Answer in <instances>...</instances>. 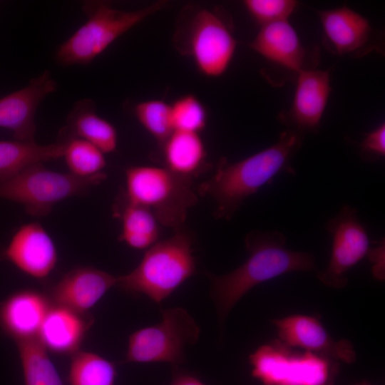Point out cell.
Returning <instances> with one entry per match:
<instances>
[{"label":"cell","instance_id":"33","mask_svg":"<svg viewBox=\"0 0 385 385\" xmlns=\"http://www.w3.org/2000/svg\"><path fill=\"white\" fill-rule=\"evenodd\" d=\"M351 385H372V384L371 383L368 382V381H363L361 382L356 383V384H351Z\"/></svg>","mask_w":385,"mask_h":385},{"label":"cell","instance_id":"8","mask_svg":"<svg viewBox=\"0 0 385 385\" xmlns=\"http://www.w3.org/2000/svg\"><path fill=\"white\" fill-rule=\"evenodd\" d=\"M200 328L181 307L164 310L160 322L133 333L124 362H168L185 361V348L197 342Z\"/></svg>","mask_w":385,"mask_h":385},{"label":"cell","instance_id":"17","mask_svg":"<svg viewBox=\"0 0 385 385\" xmlns=\"http://www.w3.org/2000/svg\"><path fill=\"white\" fill-rule=\"evenodd\" d=\"M326 41L339 55L355 53L371 41L373 31L369 21L344 6L318 11Z\"/></svg>","mask_w":385,"mask_h":385},{"label":"cell","instance_id":"22","mask_svg":"<svg viewBox=\"0 0 385 385\" xmlns=\"http://www.w3.org/2000/svg\"><path fill=\"white\" fill-rule=\"evenodd\" d=\"M66 141L49 145L35 140H0V180L9 178L31 165L62 158Z\"/></svg>","mask_w":385,"mask_h":385},{"label":"cell","instance_id":"29","mask_svg":"<svg viewBox=\"0 0 385 385\" xmlns=\"http://www.w3.org/2000/svg\"><path fill=\"white\" fill-rule=\"evenodd\" d=\"M244 5L262 26L287 20L297 2L293 0H245Z\"/></svg>","mask_w":385,"mask_h":385},{"label":"cell","instance_id":"26","mask_svg":"<svg viewBox=\"0 0 385 385\" xmlns=\"http://www.w3.org/2000/svg\"><path fill=\"white\" fill-rule=\"evenodd\" d=\"M63 157L69 173L81 178L99 174L106 166L104 153L81 138L67 140Z\"/></svg>","mask_w":385,"mask_h":385},{"label":"cell","instance_id":"25","mask_svg":"<svg viewBox=\"0 0 385 385\" xmlns=\"http://www.w3.org/2000/svg\"><path fill=\"white\" fill-rule=\"evenodd\" d=\"M115 376L114 364L101 356L79 350L72 354L71 385H114Z\"/></svg>","mask_w":385,"mask_h":385},{"label":"cell","instance_id":"21","mask_svg":"<svg viewBox=\"0 0 385 385\" xmlns=\"http://www.w3.org/2000/svg\"><path fill=\"white\" fill-rule=\"evenodd\" d=\"M163 145L164 168L191 181L209 168L207 151L199 133L173 130Z\"/></svg>","mask_w":385,"mask_h":385},{"label":"cell","instance_id":"27","mask_svg":"<svg viewBox=\"0 0 385 385\" xmlns=\"http://www.w3.org/2000/svg\"><path fill=\"white\" fill-rule=\"evenodd\" d=\"M134 113L142 126L160 144L173 131L170 105L162 100L141 101L135 105Z\"/></svg>","mask_w":385,"mask_h":385},{"label":"cell","instance_id":"13","mask_svg":"<svg viewBox=\"0 0 385 385\" xmlns=\"http://www.w3.org/2000/svg\"><path fill=\"white\" fill-rule=\"evenodd\" d=\"M4 255L21 271L35 278L46 277L57 261L55 244L38 222L21 226L12 237Z\"/></svg>","mask_w":385,"mask_h":385},{"label":"cell","instance_id":"18","mask_svg":"<svg viewBox=\"0 0 385 385\" xmlns=\"http://www.w3.org/2000/svg\"><path fill=\"white\" fill-rule=\"evenodd\" d=\"M93 319L66 307L53 304L41 326L38 339L46 349L60 354L78 350Z\"/></svg>","mask_w":385,"mask_h":385},{"label":"cell","instance_id":"3","mask_svg":"<svg viewBox=\"0 0 385 385\" xmlns=\"http://www.w3.org/2000/svg\"><path fill=\"white\" fill-rule=\"evenodd\" d=\"M195 271L191 237L181 229L147 249L132 272L117 277L116 285L160 303Z\"/></svg>","mask_w":385,"mask_h":385},{"label":"cell","instance_id":"15","mask_svg":"<svg viewBox=\"0 0 385 385\" xmlns=\"http://www.w3.org/2000/svg\"><path fill=\"white\" fill-rule=\"evenodd\" d=\"M331 91L328 71L302 70L298 73L295 93L287 122L303 135L319 127Z\"/></svg>","mask_w":385,"mask_h":385},{"label":"cell","instance_id":"19","mask_svg":"<svg viewBox=\"0 0 385 385\" xmlns=\"http://www.w3.org/2000/svg\"><path fill=\"white\" fill-rule=\"evenodd\" d=\"M250 48L286 68L297 73L304 70L305 50L287 20L262 26Z\"/></svg>","mask_w":385,"mask_h":385},{"label":"cell","instance_id":"11","mask_svg":"<svg viewBox=\"0 0 385 385\" xmlns=\"http://www.w3.org/2000/svg\"><path fill=\"white\" fill-rule=\"evenodd\" d=\"M278 339L293 348L311 351L335 361L351 364L356 354L347 339L334 340L317 318L303 314L272 320Z\"/></svg>","mask_w":385,"mask_h":385},{"label":"cell","instance_id":"23","mask_svg":"<svg viewBox=\"0 0 385 385\" xmlns=\"http://www.w3.org/2000/svg\"><path fill=\"white\" fill-rule=\"evenodd\" d=\"M116 210L122 222L119 240L136 250H147L159 237L158 222L148 208L132 203L125 197Z\"/></svg>","mask_w":385,"mask_h":385},{"label":"cell","instance_id":"16","mask_svg":"<svg viewBox=\"0 0 385 385\" xmlns=\"http://www.w3.org/2000/svg\"><path fill=\"white\" fill-rule=\"evenodd\" d=\"M51 304L38 292L18 291L0 302V327L15 342L36 338Z\"/></svg>","mask_w":385,"mask_h":385},{"label":"cell","instance_id":"32","mask_svg":"<svg viewBox=\"0 0 385 385\" xmlns=\"http://www.w3.org/2000/svg\"><path fill=\"white\" fill-rule=\"evenodd\" d=\"M170 385H205L196 377L184 373H175Z\"/></svg>","mask_w":385,"mask_h":385},{"label":"cell","instance_id":"14","mask_svg":"<svg viewBox=\"0 0 385 385\" xmlns=\"http://www.w3.org/2000/svg\"><path fill=\"white\" fill-rule=\"evenodd\" d=\"M117 277L91 267H76L68 272L51 292L53 304L86 314L113 286Z\"/></svg>","mask_w":385,"mask_h":385},{"label":"cell","instance_id":"1","mask_svg":"<svg viewBox=\"0 0 385 385\" xmlns=\"http://www.w3.org/2000/svg\"><path fill=\"white\" fill-rule=\"evenodd\" d=\"M285 244L286 237L280 232H251L245 237L249 257L242 265L225 274H207L220 325L235 304L256 285L292 272L317 270L312 254L289 250Z\"/></svg>","mask_w":385,"mask_h":385},{"label":"cell","instance_id":"12","mask_svg":"<svg viewBox=\"0 0 385 385\" xmlns=\"http://www.w3.org/2000/svg\"><path fill=\"white\" fill-rule=\"evenodd\" d=\"M56 89V81L49 71H45L25 87L0 98V127L12 131L15 140H34L36 110Z\"/></svg>","mask_w":385,"mask_h":385},{"label":"cell","instance_id":"10","mask_svg":"<svg viewBox=\"0 0 385 385\" xmlns=\"http://www.w3.org/2000/svg\"><path fill=\"white\" fill-rule=\"evenodd\" d=\"M188 44L198 70L207 77H218L227 69L237 42L224 21L203 9L192 19Z\"/></svg>","mask_w":385,"mask_h":385},{"label":"cell","instance_id":"24","mask_svg":"<svg viewBox=\"0 0 385 385\" xmlns=\"http://www.w3.org/2000/svg\"><path fill=\"white\" fill-rule=\"evenodd\" d=\"M25 385H63L38 337L16 342Z\"/></svg>","mask_w":385,"mask_h":385},{"label":"cell","instance_id":"6","mask_svg":"<svg viewBox=\"0 0 385 385\" xmlns=\"http://www.w3.org/2000/svg\"><path fill=\"white\" fill-rule=\"evenodd\" d=\"M106 178L103 172L81 178L51 170L38 163L0 180V198L20 203L28 214L40 217L48 215L59 202L83 195Z\"/></svg>","mask_w":385,"mask_h":385},{"label":"cell","instance_id":"30","mask_svg":"<svg viewBox=\"0 0 385 385\" xmlns=\"http://www.w3.org/2000/svg\"><path fill=\"white\" fill-rule=\"evenodd\" d=\"M361 157L364 160L374 161L385 155V124L366 134L360 144Z\"/></svg>","mask_w":385,"mask_h":385},{"label":"cell","instance_id":"28","mask_svg":"<svg viewBox=\"0 0 385 385\" xmlns=\"http://www.w3.org/2000/svg\"><path fill=\"white\" fill-rule=\"evenodd\" d=\"M173 130L199 133L207 123V112L200 100L192 94L178 98L170 105Z\"/></svg>","mask_w":385,"mask_h":385},{"label":"cell","instance_id":"7","mask_svg":"<svg viewBox=\"0 0 385 385\" xmlns=\"http://www.w3.org/2000/svg\"><path fill=\"white\" fill-rule=\"evenodd\" d=\"M252 375L264 385H334L339 361L296 350L274 339L249 356Z\"/></svg>","mask_w":385,"mask_h":385},{"label":"cell","instance_id":"31","mask_svg":"<svg viewBox=\"0 0 385 385\" xmlns=\"http://www.w3.org/2000/svg\"><path fill=\"white\" fill-rule=\"evenodd\" d=\"M366 256L374 263L372 272L374 277L379 280L384 279V242L380 245L369 248Z\"/></svg>","mask_w":385,"mask_h":385},{"label":"cell","instance_id":"5","mask_svg":"<svg viewBox=\"0 0 385 385\" xmlns=\"http://www.w3.org/2000/svg\"><path fill=\"white\" fill-rule=\"evenodd\" d=\"M192 183L164 167L132 166L125 170V197L150 210L159 224L178 231L197 202Z\"/></svg>","mask_w":385,"mask_h":385},{"label":"cell","instance_id":"20","mask_svg":"<svg viewBox=\"0 0 385 385\" xmlns=\"http://www.w3.org/2000/svg\"><path fill=\"white\" fill-rule=\"evenodd\" d=\"M81 138L96 146L104 154L115 150L118 133L108 120L98 115L91 99L77 101L67 116L66 125L60 131L59 140Z\"/></svg>","mask_w":385,"mask_h":385},{"label":"cell","instance_id":"9","mask_svg":"<svg viewBox=\"0 0 385 385\" xmlns=\"http://www.w3.org/2000/svg\"><path fill=\"white\" fill-rule=\"evenodd\" d=\"M326 228L333 239L332 253L328 265L317 272V277L327 287L341 289L348 283L347 272L366 256L369 240L356 209L348 205L329 220Z\"/></svg>","mask_w":385,"mask_h":385},{"label":"cell","instance_id":"4","mask_svg":"<svg viewBox=\"0 0 385 385\" xmlns=\"http://www.w3.org/2000/svg\"><path fill=\"white\" fill-rule=\"evenodd\" d=\"M158 1L144 8L125 11L106 1H87L82 9L86 21L58 48L55 58L63 66L87 65L120 36L165 7Z\"/></svg>","mask_w":385,"mask_h":385},{"label":"cell","instance_id":"2","mask_svg":"<svg viewBox=\"0 0 385 385\" xmlns=\"http://www.w3.org/2000/svg\"><path fill=\"white\" fill-rule=\"evenodd\" d=\"M303 135L287 130L270 147L237 162L222 158L215 173L202 183L198 192L216 204L215 216L230 220L245 200L281 173L295 174L292 160L302 144Z\"/></svg>","mask_w":385,"mask_h":385}]
</instances>
